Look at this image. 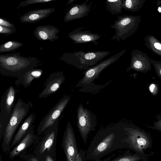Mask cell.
Returning <instances> with one entry per match:
<instances>
[{"label":"cell","mask_w":161,"mask_h":161,"mask_svg":"<svg viewBox=\"0 0 161 161\" xmlns=\"http://www.w3.org/2000/svg\"><path fill=\"white\" fill-rule=\"evenodd\" d=\"M133 68L137 69H140L142 67V63L138 60L135 61L133 63L132 65Z\"/></svg>","instance_id":"obj_28"},{"label":"cell","mask_w":161,"mask_h":161,"mask_svg":"<svg viewBox=\"0 0 161 161\" xmlns=\"http://www.w3.org/2000/svg\"><path fill=\"white\" fill-rule=\"evenodd\" d=\"M34 126L33 125L22 140L10 150L8 153L10 159H13L37 142L38 136L34 133Z\"/></svg>","instance_id":"obj_13"},{"label":"cell","mask_w":161,"mask_h":161,"mask_svg":"<svg viewBox=\"0 0 161 161\" xmlns=\"http://www.w3.org/2000/svg\"><path fill=\"white\" fill-rule=\"evenodd\" d=\"M122 50L108 58L102 60L96 65L86 70L84 76L77 84L76 87L89 86L99 77L100 73L105 68L116 61L124 53Z\"/></svg>","instance_id":"obj_8"},{"label":"cell","mask_w":161,"mask_h":161,"mask_svg":"<svg viewBox=\"0 0 161 161\" xmlns=\"http://www.w3.org/2000/svg\"><path fill=\"white\" fill-rule=\"evenodd\" d=\"M75 0H69L68 1L67 5H68L70 4H72L74 2Z\"/></svg>","instance_id":"obj_34"},{"label":"cell","mask_w":161,"mask_h":161,"mask_svg":"<svg viewBox=\"0 0 161 161\" xmlns=\"http://www.w3.org/2000/svg\"><path fill=\"white\" fill-rule=\"evenodd\" d=\"M85 28L84 27L76 28L69 33L68 37L75 44L92 42L97 45L98 43L97 41L100 38L101 35L85 30Z\"/></svg>","instance_id":"obj_12"},{"label":"cell","mask_w":161,"mask_h":161,"mask_svg":"<svg viewBox=\"0 0 161 161\" xmlns=\"http://www.w3.org/2000/svg\"><path fill=\"white\" fill-rule=\"evenodd\" d=\"M88 1L81 4L72 5L65 13L64 21L69 22L87 16L91 11V5L87 4Z\"/></svg>","instance_id":"obj_15"},{"label":"cell","mask_w":161,"mask_h":161,"mask_svg":"<svg viewBox=\"0 0 161 161\" xmlns=\"http://www.w3.org/2000/svg\"><path fill=\"white\" fill-rule=\"evenodd\" d=\"M65 80L63 72L58 71L51 73L46 81L44 89L39 93V97L46 98L56 92Z\"/></svg>","instance_id":"obj_11"},{"label":"cell","mask_w":161,"mask_h":161,"mask_svg":"<svg viewBox=\"0 0 161 161\" xmlns=\"http://www.w3.org/2000/svg\"><path fill=\"white\" fill-rule=\"evenodd\" d=\"M70 96H64L51 109L44 117L38 125L37 130V136L41 135L49 126L58 120L61 113L70 101Z\"/></svg>","instance_id":"obj_9"},{"label":"cell","mask_w":161,"mask_h":161,"mask_svg":"<svg viewBox=\"0 0 161 161\" xmlns=\"http://www.w3.org/2000/svg\"><path fill=\"white\" fill-rule=\"evenodd\" d=\"M0 25L10 28H15L14 25L11 22L1 18L0 19Z\"/></svg>","instance_id":"obj_26"},{"label":"cell","mask_w":161,"mask_h":161,"mask_svg":"<svg viewBox=\"0 0 161 161\" xmlns=\"http://www.w3.org/2000/svg\"><path fill=\"white\" fill-rule=\"evenodd\" d=\"M20 157L25 161H39L33 154H23Z\"/></svg>","instance_id":"obj_25"},{"label":"cell","mask_w":161,"mask_h":161,"mask_svg":"<svg viewBox=\"0 0 161 161\" xmlns=\"http://www.w3.org/2000/svg\"><path fill=\"white\" fill-rule=\"evenodd\" d=\"M55 10L53 8L31 10L26 13L19 18L21 23H34L47 18Z\"/></svg>","instance_id":"obj_17"},{"label":"cell","mask_w":161,"mask_h":161,"mask_svg":"<svg viewBox=\"0 0 161 161\" xmlns=\"http://www.w3.org/2000/svg\"><path fill=\"white\" fill-rule=\"evenodd\" d=\"M131 17L125 16H118L117 20L114 21V23L110 26L115 31V34L111 38V40L120 41L124 40L129 36V25L131 23Z\"/></svg>","instance_id":"obj_14"},{"label":"cell","mask_w":161,"mask_h":161,"mask_svg":"<svg viewBox=\"0 0 161 161\" xmlns=\"http://www.w3.org/2000/svg\"><path fill=\"white\" fill-rule=\"evenodd\" d=\"M43 73L41 69H33L26 72L21 77L18 78L15 81V84L17 86L22 85L25 88L29 86L33 80L40 78Z\"/></svg>","instance_id":"obj_19"},{"label":"cell","mask_w":161,"mask_h":161,"mask_svg":"<svg viewBox=\"0 0 161 161\" xmlns=\"http://www.w3.org/2000/svg\"><path fill=\"white\" fill-rule=\"evenodd\" d=\"M35 118V114L32 113L23 122L13 139L10 145V151L25 136L29 130L33 125Z\"/></svg>","instance_id":"obj_18"},{"label":"cell","mask_w":161,"mask_h":161,"mask_svg":"<svg viewBox=\"0 0 161 161\" xmlns=\"http://www.w3.org/2000/svg\"><path fill=\"white\" fill-rule=\"evenodd\" d=\"M158 11L159 12H161V8L159 7L158 9Z\"/></svg>","instance_id":"obj_35"},{"label":"cell","mask_w":161,"mask_h":161,"mask_svg":"<svg viewBox=\"0 0 161 161\" xmlns=\"http://www.w3.org/2000/svg\"><path fill=\"white\" fill-rule=\"evenodd\" d=\"M40 65L37 58L24 57L19 53L0 54V73L5 76L19 78Z\"/></svg>","instance_id":"obj_2"},{"label":"cell","mask_w":161,"mask_h":161,"mask_svg":"<svg viewBox=\"0 0 161 161\" xmlns=\"http://www.w3.org/2000/svg\"><path fill=\"white\" fill-rule=\"evenodd\" d=\"M111 53L104 51L84 52L81 50L65 53L60 57V59L78 69L86 70L97 65Z\"/></svg>","instance_id":"obj_4"},{"label":"cell","mask_w":161,"mask_h":161,"mask_svg":"<svg viewBox=\"0 0 161 161\" xmlns=\"http://www.w3.org/2000/svg\"><path fill=\"white\" fill-rule=\"evenodd\" d=\"M127 136L123 130L110 129L99 132L94 137L86 151L85 161H99L102 157L117 149L125 147Z\"/></svg>","instance_id":"obj_1"},{"label":"cell","mask_w":161,"mask_h":161,"mask_svg":"<svg viewBox=\"0 0 161 161\" xmlns=\"http://www.w3.org/2000/svg\"><path fill=\"white\" fill-rule=\"evenodd\" d=\"M106 4V10L113 15L122 13V0H107Z\"/></svg>","instance_id":"obj_20"},{"label":"cell","mask_w":161,"mask_h":161,"mask_svg":"<svg viewBox=\"0 0 161 161\" xmlns=\"http://www.w3.org/2000/svg\"><path fill=\"white\" fill-rule=\"evenodd\" d=\"M114 155H113L110 156L101 161H132L131 158L129 157L128 155L125 154H124L111 160V157Z\"/></svg>","instance_id":"obj_22"},{"label":"cell","mask_w":161,"mask_h":161,"mask_svg":"<svg viewBox=\"0 0 161 161\" xmlns=\"http://www.w3.org/2000/svg\"><path fill=\"white\" fill-rule=\"evenodd\" d=\"M137 143L139 145H144L146 143V140L144 138H140L137 139Z\"/></svg>","instance_id":"obj_30"},{"label":"cell","mask_w":161,"mask_h":161,"mask_svg":"<svg viewBox=\"0 0 161 161\" xmlns=\"http://www.w3.org/2000/svg\"><path fill=\"white\" fill-rule=\"evenodd\" d=\"M44 161H56V160L51 156L47 155Z\"/></svg>","instance_id":"obj_32"},{"label":"cell","mask_w":161,"mask_h":161,"mask_svg":"<svg viewBox=\"0 0 161 161\" xmlns=\"http://www.w3.org/2000/svg\"><path fill=\"white\" fill-rule=\"evenodd\" d=\"M77 126L85 144L91 131L95 130L97 119L95 115L80 103L77 108Z\"/></svg>","instance_id":"obj_7"},{"label":"cell","mask_w":161,"mask_h":161,"mask_svg":"<svg viewBox=\"0 0 161 161\" xmlns=\"http://www.w3.org/2000/svg\"><path fill=\"white\" fill-rule=\"evenodd\" d=\"M58 120L48 127L42 133L34 148L33 154L39 161H44L47 155L56 160V147L58 131Z\"/></svg>","instance_id":"obj_5"},{"label":"cell","mask_w":161,"mask_h":161,"mask_svg":"<svg viewBox=\"0 0 161 161\" xmlns=\"http://www.w3.org/2000/svg\"><path fill=\"white\" fill-rule=\"evenodd\" d=\"M62 146L66 158V161H75L78 151L74 129L69 121L64 132Z\"/></svg>","instance_id":"obj_10"},{"label":"cell","mask_w":161,"mask_h":161,"mask_svg":"<svg viewBox=\"0 0 161 161\" xmlns=\"http://www.w3.org/2000/svg\"><path fill=\"white\" fill-rule=\"evenodd\" d=\"M16 31L15 28H10L0 25V33L5 36L9 35L15 33Z\"/></svg>","instance_id":"obj_24"},{"label":"cell","mask_w":161,"mask_h":161,"mask_svg":"<svg viewBox=\"0 0 161 161\" xmlns=\"http://www.w3.org/2000/svg\"><path fill=\"white\" fill-rule=\"evenodd\" d=\"M59 32L57 27L47 25L37 26L33 32L35 38L38 40L53 42L58 38L57 34Z\"/></svg>","instance_id":"obj_16"},{"label":"cell","mask_w":161,"mask_h":161,"mask_svg":"<svg viewBox=\"0 0 161 161\" xmlns=\"http://www.w3.org/2000/svg\"><path fill=\"white\" fill-rule=\"evenodd\" d=\"M55 1L54 0H27L22 2L19 5V7H24L34 3H45L47 2Z\"/></svg>","instance_id":"obj_23"},{"label":"cell","mask_w":161,"mask_h":161,"mask_svg":"<svg viewBox=\"0 0 161 161\" xmlns=\"http://www.w3.org/2000/svg\"><path fill=\"white\" fill-rule=\"evenodd\" d=\"M156 85L154 84H151L149 87V89L150 92L153 94H154V91L156 89Z\"/></svg>","instance_id":"obj_31"},{"label":"cell","mask_w":161,"mask_h":161,"mask_svg":"<svg viewBox=\"0 0 161 161\" xmlns=\"http://www.w3.org/2000/svg\"><path fill=\"white\" fill-rule=\"evenodd\" d=\"M86 155V151L84 150L80 149L75 161H85Z\"/></svg>","instance_id":"obj_27"},{"label":"cell","mask_w":161,"mask_h":161,"mask_svg":"<svg viewBox=\"0 0 161 161\" xmlns=\"http://www.w3.org/2000/svg\"><path fill=\"white\" fill-rule=\"evenodd\" d=\"M155 47L158 50L161 49V44L159 43H155L154 44Z\"/></svg>","instance_id":"obj_33"},{"label":"cell","mask_w":161,"mask_h":161,"mask_svg":"<svg viewBox=\"0 0 161 161\" xmlns=\"http://www.w3.org/2000/svg\"><path fill=\"white\" fill-rule=\"evenodd\" d=\"M19 90L11 86L8 87L1 98L0 112V141L2 139L5 128L10 119Z\"/></svg>","instance_id":"obj_6"},{"label":"cell","mask_w":161,"mask_h":161,"mask_svg":"<svg viewBox=\"0 0 161 161\" xmlns=\"http://www.w3.org/2000/svg\"><path fill=\"white\" fill-rule=\"evenodd\" d=\"M157 121L155 122L156 125L161 126V113L158 114L156 117Z\"/></svg>","instance_id":"obj_29"},{"label":"cell","mask_w":161,"mask_h":161,"mask_svg":"<svg viewBox=\"0 0 161 161\" xmlns=\"http://www.w3.org/2000/svg\"><path fill=\"white\" fill-rule=\"evenodd\" d=\"M23 45L21 42L15 41H9L0 46V53H4L15 51Z\"/></svg>","instance_id":"obj_21"},{"label":"cell","mask_w":161,"mask_h":161,"mask_svg":"<svg viewBox=\"0 0 161 161\" xmlns=\"http://www.w3.org/2000/svg\"><path fill=\"white\" fill-rule=\"evenodd\" d=\"M32 106L31 102L27 103L21 98L15 103L2 139L1 147L3 153H8L10 151V145L16 131Z\"/></svg>","instance_id":"obj_3"}]
</instances>
